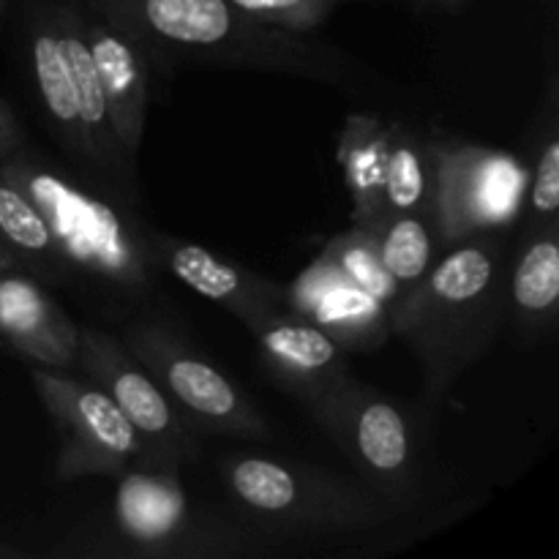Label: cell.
I'll use <instances>...</instances> for the list:
<instances>
[{
	"mask_svg": "<svg viewBox=\"0 0 559 559\" xmlns=\"http://www.w3.org/2000/svg\"><path fill=\"white\" fill-rule=\"evenodd\" d=\"M284 309L320 328L347 353H369L391 338L388 309L349 282L322 251L284 287Z\"/></svg>",
	"mask_w": 559,
	"mask_h": 559,
	"instance_id": "cell-12",
	"label": "cell"
},
{
	"mask_svg": "<svg viewBox=\"0 0 559 559\" xmlns=\"http://www.w3.org/2000/svg\"><path fill=\"white\" fill-rule=\"evenodd\" d=\"M49 9H52L60 47H63L71 80H74L76 109H80L82 131H85L87 145H91L98 183L115 191L129 205H136L134 167L123 156V147L115 136L107 98H104L91 49H87L85 31H82V5L76 0H49Z\"/></svg>",
	"mask_w": 559,
	"mask_h": 559,
	"instance_id": "cell-14",
	"label": "cell"
},
{
	"mask_svg": "<svg viewBox=\"0 0 559 559\" xmlns=\"http://www.w3.org/2000/svg\"><path fill=\"white\" fill-rule=\"evenodd\" d=\"M322 254H325L349 282L358 284L364 293H369L371 298L391 314L402 289H399V284L393 282L391 273L382 265L380 254H377V240L369 227L353 224L347 233H338L336 238L328 240Z\"/></svg>",
	"mask_w": 559,
	"mask_h": 559,
	"instance_id": "cell-23",
	"label": "cell"
},
{
	"mask_svg": "<svg viewBox=\"0 0 559 559\" xmlns=\"http://www.w3.org/2000/svg\"><path fill=\"white\" fill-rule=\"evenodd\" d=\"M435 218L442 249L522 222L527 162L502 147L431 140Z\"/></svg>",
	"mask_w": 559,
	"mask_h": 559,
	"instance_id": "cell-7",
	"label": "cell"
},
{
	"mask_svg": "<svg viewBox=\"0 0 559 559\" xmlns=\"http://www.w3.org/2000/svg\"><path fill=\"white\" fill-rule=\"evenodd\" d=\"M0 342L41 369H74L80 325L22 267L0 271Z\"/></svg>",
	"mask_w": 559,
	"mask_h": 559,
	"instance_id": "cell-15",
	"label": "cell"
},
{
	"mask_svg": "<svg viewBox=\"0 0 559 559\" xmlns=\"http://www.w3.org/2000/svg\"><path fill=\"white\" fill-rule=\"evenodd\" d=\"M115 535L129 557H229L240 555L191 506L178 469L136 464L118 475L112 500Z\"/></svg>",
	"mask_w": 559,
	"mask_h": 559,
	"instance_id": "cell-9",
	"label": "cell"
},
{
	"mask_svg": "<svg viewBox=\"0 0 559 559\" xmlns=\"http://www.w3.org/2000/svg\"><path fill=\"white\" fill-rule=\"evenodd\" d=\"M22 557H31V555H27V551H22V549H14V546L0 544V559H22Z\"/></svg>",
	"mask_w": 559,
	"mask_h": 559,
	"instance_id": "cell-28",
	"label": "cell"
},
{
	"mask_svg": "<svg viewBox=\"0 0 559 559\" xmlns=\"http://www.w3.org/2000/svg\"><path fill=\"white\" fill-rule=\"evenodd\" d=\"M435 186L437 164L429 136L409 129L407 123H399V120L391 123L382 216H388V213L435 207Z\"/></svg>",
	"mask_w": 559,
	"mask_h": 559,
	"instance_id": "cell-22",
	"label": "cell"
},
{
	"mask_svg": "<svg viewBox=\"0 0 559 559\" xmlns=\"http://www.w3.org/2000/svg\"><path fill=\"white\" fill-rule=\"evenodd\" d=\"M391 123L371 112H353L338 134V164L353 197V224L369 227L382 216Z\"/></svg>",
	"mask_w": 559,
	"mask_h": 559,
	"instance_id": "cell-19",
	"label": "cell"
},
{
	"mask_svg": "<svg viewBox=\"0 0 559 559\" xmlns=\"http://www.w3.org/2000/svg\"><path fill=\"white\" fill-rule=\"evenodd\" d=\"M424 3H442V5H451V3H456V0H424Z\"/></svg>",
	"mask_w": 559,
	"mask_h": 559,
	"instance_id": "cell-29",
	"label": "cell"
},
{
	"mask_svg": "<svg viewBox=\"0 0 559 559\" xmlns=\"http://www.w3.org/2000/svg\"><path fill=\"white\" fill-rule=\"evenodd\" d=\"M9 267H20V262H16L14 251L0 240V271H9Z\"/></svg>",
	"mask_w": 559,
	"mask_h": 559,
	"instance_id": "cell-27",
	"label": "cell"
},
{
	"mask_svg": "<svg viewBox=\"0 0 559 559\" xmlns=\"http://www.w3.org/2000/svg\"><path fill=\"white\" fill-rule=\"evenodd\" d=\"M524 227L559 218V134L557 118L549 112L544 134L538 136L535 158L527 164V194H524Z\"/></svg>",
	"mask_w": 559,
	"mask_h": 559,
	"instance_id": "cell-24",
	"label": "cell"
},
{
	"mask_svg": "<svg viewBox=\"0 0 559 559\" xmlns=\"http://www.w3.org/2000/svg\"><path fill=\"white\" fill-rule=\"evenodd\" d=\"M222 478L235 506L267 530L349 533L380 527L391 508L364 486L282 456H227Z\"/></svg>",
	"mask_w": 559,
	"mask_h": 559,
	"instance_id": "cell-4",
	"label": "cell"
},
{
	"mask_svg": "<svg viewBox=\"0 0 559 559\" xmlns=\"http://www.w3.org/2000/svg\"><path fill=\"white\" fill-rule=\"evenodd\" d=\"M559 218L524 227L508 267V320L524 342H540L557 328Z\"/></svg>",
	"mask_w": 559,
	"mask_h": 559,
	"instance_id": "cell-18",
	"label": "cell"
},
{
	"mask_svg": "<svg viewBox=\"0 0 559 559\" xmlns=\"http://www.w3.org/2000/svg\"><path fill=\"white\" fill-rule=\"evenodd\" d=\"M74 369L112 399L115 407L145 442L153 467L180 469V464L200 456V437L194 426L180 415L151 371L126 349L120 338L91 325L80 328Z\"/></svg>",
	"mask_w": 559,
	"mask_h": 559,
	"instance_id": "cell-10",
	"label": "cell"
},
{
	"mask_svg": "<svg viewBox=\"0 0 559 559\" xmlns=\"http://www.w3.org/2000/svg\"><path fill=\"white\" fill-rule=\"evenodd\" d=\"M0 175L25 191L52 229L66 265L126 300H147L162 271L145 243V224L107 197L93 194L58 167L20 151L0 158Z\"/></svg>",
	"mask_w": 559,
	"mask_h": 559,
	"instance_id": "cell-3",
	"label": "cell"
},
{
	"mask_svg": "<svg viewBox=\"0 0 559 559\" xmlns=\"http://www.w3.org/2000/svg\"><path fill=\"white\" fill-rule=\"evenodd\" d=\"M123 344L197 431L240 440H265L271 435L257 404L164 322H134Z\"/></svg>",
	"mask_w": 559,
	"mask_h": 559,
	"instance_id": "cell-6",
	"label": "cell"
},
{
	"mask_svg": "<svg viewBox=\"0 0 559 559\" xmlns=\"http://www.w3.org/2000/svg\"><path fill=\"white\" fill-rule=\"evenodd\" d=\"M3 9H5V0H0V20H3Z\"/></svg>",
	"mask_w": 559,
	"mask_h": 559,
	"instance_id": "cell-30",
	"label": "cell"
},
{
	"mask_svg": "<svg viewBox=\"0 0 559 559\" xmlns=\"http://www.w3.org/2000/svg\"><path fill=\"white\" fill-rule=\"evenodd\" d=\"M145 243L153 262L162 273H173L178 282L194 289L202 298L213 300L229 314L238 317L251 333L262 325L271 314L284 309V287L238 265L233 260L213 254L211 249H202L197 243L173 238L167 233L147 227Z\"/></svg>",
	"mask_w": 559,
	"mask_h": 559,
	"instance_id": "cell-11",
	"label": "cell"
},
{
	"mask_svg": "<svg viewBox=\"0 0 559 559\" xmlns=\"http://www.w3.org/2000/svg\"><path fill=\"white\" fill-rule=\"evenodd\" d=\"M27 55H31L33 82H36L55 136L63 145V151L82 164L85 178L98 180L96 169H93L91 145H87L85 131H82L80 109H76L74 80H71L63 47H60L58 25H55L49 0H31V5H27Z\"/></svg>",
	"mask_w": 559,
	"mask_h": 559,
	"instance_id": "cell-17",
	"label": "cell"
},
{
	"mask_svg": "<svg viewBox=\"0 0 559 559\" xmlns=\"http://www.w3.org/2000/svg\"><path fill=\"white\" fill-rule=\"evenodd\" d=\"M91 9L129 31L151 55V63H205L229 69L278 71L320 82H342V52L309 38L265 25L229 0H87Z\"/></svg>",
	"mask_w": 559,
	"mask_h": 559,
	"instance_id": "cell-2",
	"label": "cell"
},
{
	"mask_svg": "<svg viewBox=\"0 0 559 559\" xmlns=\"http://www.w3.org/2000/svg\"><path fill=\"white\" fill-rule=\"evenodd\" d=\"M31 380L58 435L55 475L60 480L120 475L136 464H151L145 442L96 382L41 366H33Z\"/></svg>",
	"mask_w": 559,
	"mask_h": 559,
	"instance_id": "cell-8",
	"label": "cell"
},
{
	"mask_svg": "<svg viewBox=\"0 0 559 559\" xmlns=\"http://www.w3.org/2000/svg\"><path fill=\"white\" fill-rule=\"evenodd\" d=\"M511 235L513 227L495 229L442 249L431 271L391 309V336L418 358L431 407L495 347L508 320Z\"/></svg>",
	"mask_w": 559,
	"mask_h": 559,
	"instance_id": "cell-1",
	"label": "cell"
},
{
	"mask_svg": "<svg viewBox=\"0 0 559 559\" xmlns=\"http://www.w3.org/2000/svg\"><path fill=\"white\" fill-rule=\"evenodd\" d=\"M377 240V254L399 289H409L431 271L442 254L435 207L388 213L369 224Z\"/></svg>",
	"mask_w": 559,
	"mask_h": 559,
	"instance_id": "cell-21",
	"label": "cell"
},
{
	"mask_svg": "<svg viewBox=\"0 0 559 559\" xmlns=\"http://www.w3.org/2000/svg\"><path fill=\"white\" fill-rule=\"evenodd\" d=\"M254 336L267 374L304 404L349 380L347 349L293 311L271 314Z\"/></svg>",
	"mask_w": 559,
	"mask_h": 559,
	"instance_id": "cell-16",
	"label": "cell"
},
{
	"mask_svg": "<svg viewBox=\"0 0 559 559\" xmlns=\"http://www.w3.org/2000/svg\"><path fill=\"white\" fill-rule=\"evenodd\" d=\"M238 11L265 25L311 33L331 16L338 0H229Z\"/></svg>",
	"mask_w": 559,
	"mask_h": 559,
	"instance_id": "cell-25",
	"label": "cell"
},
{
	"mask_svg": "<svg viewBox=\"0 0 559 559\" xmlns=\"http://www.w3.org/2000/svg\"><path fill=\"white\" fill-rule=\"evenodd\" d=\"M82 31L107 98L115 136L131 167H136L151 102V55L129 31L91 5L82 9Z\"/></svg>",
	"mask_w": 559,
	"mask_h": 559,
	"instance_id": "cell-13",
	"label": "cell"
},
{
	"mask_svg": "<svg viewBox=\"0 0 559 559\" xmlns=\"http://www.w3.org/2000/svg\"><path fill=\"white\" fill-rule=\"evenodd\" d=\"M0 240L14 251L22 271L47 282H66L71 267L66 265L47 218L31 197L0 175Z\"/></svg>",
	"mask_w": 559,
	"mask_h": 559,
	"instance_id": "cell-20",
	"label": "cell"
},
{
	"mask_svg": "<svg viewBox=\"0 0 559 559\" xmlns=\"http://www.w3.org/2000/svg\"><path fill=\"white\" fill-rule=\"evenodd\" d=\"M25 145V131H22L20 120H16L14 109L0 98V158H5L9 153L20 151Z\"/></svg>",
	"mask_w": 559,
	"mask_h": 559,
	"instance_id": "cell-26",
	"label": "cell"
},
{
	"mask_svg": "<svg viewBox=\"0 0 559 559\" xmlns=\"http://www.w3.org/2000/svg\"><path fill=\"white\" fill-rule=\"evenodd\" d=\"M306 407L393 513L418 502L424 484L418 437L402 404L349 377Z\"/></svg>",
	"mask_w": 559,
	"mask_h": 559,
	"instance_id": "cell-5",
	"label": "cell"
}]
</instances>
